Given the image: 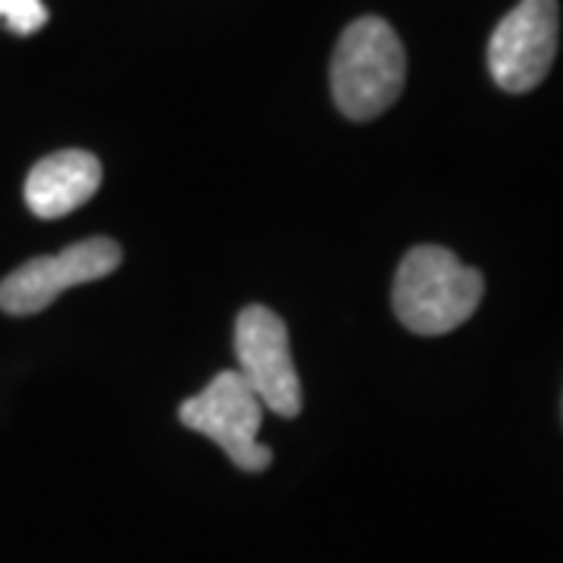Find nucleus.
<instances>
[{
  "label": "nucleus",
  "instance_id": "f257e3e1",
  "mask_svg": "<svg viewBox=\"0 0 563 563\" xmlns=\"http://www.w3.org/2000/svg\"><path fill=\"white\" fill-rule=\"evenodd\" d=\"M485 282L479 269L461 263L448 247L420 244L398 266L395 313L417 335H444L476 313Z\"/></svg>",
  "mask_w": 563,
  "mask_h": 563
},
{
  "label": "nucleus",
  "instance_id": "f03ea898",
  "mask_svg": "<svg viewBox=\"0 0 563 563\" xmlns=\"http://www.w3.org/2000/svg\"><path fill=\"white\" fill-rule=\"evenodd\" d=\"M407 57L398 32L379 16L351 22L332 57V98L347 120H376L401 98Z\"/></svg>",
  "mask_w": 563,
  "mask_h": 563
},
{
  "label": "nucleus",
  "instance_id": "7ed1b4c3",
  "mask_svg": "<svg viewBox=\"0 0 563 563\" xmlns=\"http://www.w3.org/2000/svg\"><path fill=\"white\" fill-rule=\"evenodd\" d=\"M179 420L217 442L225 451V457L244 473H263L273 454L266 444L257 442L263 426V404L254 395V388L244 383V376L235 369L220 373L201 395L188 398L179 407Z\"/></svg>",
  "mask_w": 563,
  "mask_h": 563
},
{
  "label": "nucleus",
  "instance_id": "20e7f679",
  "mask_svg": "<svg viewBox=\"0 0 563 563\" xmlns=\"http://www.w3.org/2000/svg\"><path fill=\"white\" fill-rule=\"evenodd\" d=\"M235 354H239V373L254 388V395L266 410L285 420L301 413V379L291 357L288 329L269 307L254 303L239 313Z\"/></svg>",
  "mask_w": 563,
  "mask_h": 563
},
{
  "label": "nucleus",
  "instance_id": "39448f33",
  "mask_svg": "<svg viewBox=\"0 0 563 563\" xmlns=\"http://www.w3.org/2000/svg\"><path fill=\"white\" fill-rule=\"evenodd\" d=\"M561 38L558 0H520L492 32L488 69L510 95H526L542 85Z\"/></svg>",
  "mask_w": 563,
  "mask_h": 563
},
{
  "label": "nucleus",
  "instance_id": "423d86ee",
  "mask_svg": "<svg viewBox=\"0 0 563 563\" xmlns=\"http://www.w3.org/2000/svg\"><path fill=\"white\" fill-rule=\"evenodd\" d=\"M122 261L120 244L110 239L66 247L57 257H35L0 282V310L13 317H32L60 298L66 288L110 276Z\"/></svg>",
  "mask_w": 563,
  "mask_h": 563
},
{
  "label": "nucleus",
  "instance_id": "0eeeda50",
  "mask_svg": "<svg viewBox=\"0 0 563 563\" xmlns=\"http://www.w3.org/2000/svg\"><path fill=\"white\" fill-rule=\"evenodd\" d=\"M101 161L88 151H60L32 166L25 203L38 220H60L79 210L101 188Z\"/></svg>",
  "mask_w": 563,
  "mask_h": 563
},
{
  "label": "nucleus",
  "instance_id": "6e6552de",
  "mask_svg": "<svg viewBox=\"0 0 563 563\" xmlns=\"http://www.w3.org/2000/svg\"><path fill=\"white\" fill-rule=\"evenodd\" d=\"M0 22L13 35H35L47 22L44 0H0Z\"/></svg>",
  "mask_w": 563,
  "mask_h": 563
}]
</instances>
